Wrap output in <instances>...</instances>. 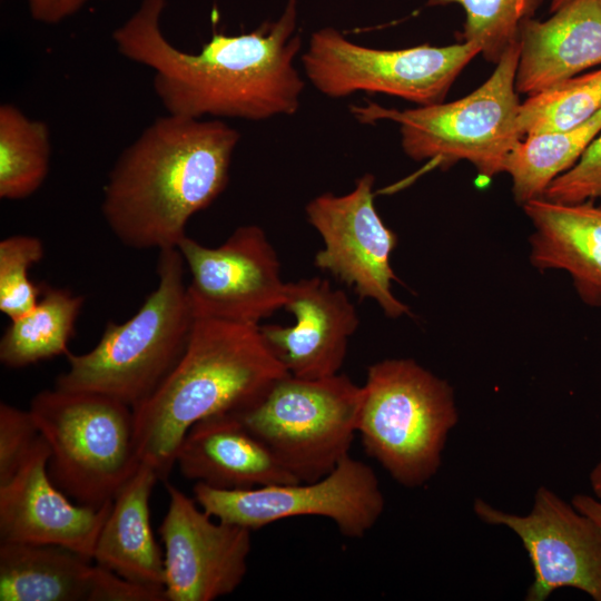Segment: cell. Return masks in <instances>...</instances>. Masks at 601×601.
<instances>
[{"mask_svg": "<svg viewBox=\"0 0 601 601\" xmlns=\"http://www.w3.org/2000/svg\"><path fill=\"white\" fill-rule=\"evenodd\" d=\"M167 0H142L112 32L117 50L152 70L167 114L266 120L297 111L305 87L295 67L302 47L296 0L273 22L236 36L214 32L199 52L173 46L160 28Z\"/></svg>", "mask_w": 601, "mask_h": 601, "instance_id": "obj_1", "label": "cell"}, {"mask_svg": "<svg viewBox=\"0 0 601 601\" xmlns=\"http://www.w3.org/2000/svg\"><path fill=\"white\" fill-rule=\"evenodd\" d=\"M239 138L217 119H156L108 175L101 213L110 231L128 248H177L189 219L227 187Z\"/></svg>", "mask_w": 601, "mask_h": 601, "instance_id": "obj_2", "label": "cell"}, {"mask_svg": "<svg viewBox=\"0 0 601 601\" xmlns=\"http://www.w3.org/2000/svg\"><path fill=\"white\" fill-rule=\"evenodd\" d=\"M287 374L259 325L196 317L177 364L134 408L140 461L166 481L194 424L249 407Z\"/></svg>", "mask_w": 601, "mask_h": 601, "instance_id": "obj_3", "label": "cell"}, {"mask_svg": "<svg viewBox=\"0 0 601 601\" xmlns=\"http://www.w3.org/2000/svg\"><path fill=\"white\" fill-rule=\"evenodd\" d=\"M178 248L159 250L158 283L129 319L109 322L96 344L68 353V370L55 387L102 394L135 408L177 364L188 344L195 315Z\"/></svg>", "mask_w": 601, "mask_h": 601, "instance_id": "obj_4", "label": "cell"}, {"mask_svg": "<svg viewBox=\"0 0 601 601\" xmlns=\"http://www.w3.org/2000/svg\"><path fill=\"white\" fill-rule=\"evenodd\" d=\"M519 56L518 40L504 51L491 76L457 100L403 110L367 102L352 106L351 112L363 124L396 122L402 148L415 161L428 160L446 169L465 160L479 176L490 179L504 173L509 155L523 139L515 88Z\"/></svg>", "mask_w": 601, "mask_h": 601, "instance_id": "obj_5", "label": "cell"}, {"mask_svg": "<svg viewBox=\"0 0 601 601\" xmlns=\"http://www.w3.org/2000/svg\"><path fill=\"white\" fill-rule=\"evenodd\" d=\"M457 421L452 386L414 359L387 358L368 366L357 435L397 483L417 487L437 473Z\"/></svg>", "mask_w": 601, "mask_h": 601, "instance_id": "obj_6", "label": "cell"}, {"mask_svg": "<svg viewBox=\"0 0 601 601\" xmlns=\"http://www.w3.org/2000/svg\"><path fill=\"white\" fill-rule=\"evenodd\" d=\"M50 450L49 474L77 503L112 501L141 464L134 408L91 392L45 390L29 406Z\"/></svg>", "mask_w": 601, "mask_h": 601, "instance_id": "obj_7", "label": "cell"}, {"mask_svg": "<svg viewBox=\"0 0 601 601\" xmlns=\"http://www.w3.org/2000/svg\"><path fill=\"white\" fill-rule=\"evenodd\" d=\"M362 386L347 375L307 380L283 376L236 414L298 481L332 472L357 435Z\"/></svg>", "mask_w": 601, "mask_h": 601, "instance_id": "obj_8", "label": "cell"}, {"mask_svg": "<svg viewBox=\"0 0 601 601\" xmlns=\"http://www.w3.org/2000/svg\"><path fill=\"white\" fill-rule=\"evenodd\" d=\"M481 53L471 42L375 49L348 40L335 28L316 30L302 55L305 76L323 95L365 91L418 106L443 102L462 70Z\"/></svg>", "mask_w": 601, "mask_h": 601, "instance_id": "obj_9", "label": "cell"}, {"mask_svg": "<svg viewBox=\"0 0 601 601\" xmlns=\"http://www.w3.org/2000/svg\"><path fill=\"white\" fill-rule=\"evenodd\" d=\"M196 502L213 518L252 531L297 516L329 519L342 535L363 538L381 518L385 500L374 470L348 455L313 482L220 490L193 487Z\"/></svg>", "mask_w": 601, "mask_h": 601, "instance_id": "obj_10", "label": "cell"}, {"mask_svg": "<svg viewBox=\"0 0 601 601\" xmlns=\"http://www.w3.org/2000/svg\"><path fill=\"white\" fill-rule=\"evenodd\" d=\"M177 248L189 273L187 293L195 317L260 325L284 308L288 282L259 226H240L215 247L185 236Z\"/></svg>", "mask_w": 601, "mask_h": 601, "instance_id": "obj_11", "label": "cell"}, {"mask_svg": "<svg viewBox=\"0 0 601 601\" xmlns=\"http://www.w3.org/2000/svg\"><path fill=\"white\" fill-rule=\"evenodd\" d=\"M372 174L359 177L344 195L324 193L305 208L307 221L323 240L314 265L352 287L361 299L374 300L390 318L411 315L393 293L397 277L391 255L397 235L385 225L374 204Z\"/></svg>", "mask_w": 601, "mask_h": 601, "instance_id": "obj_12", "label": "cell"}, {"mask_svg": "<svg viewBox=\"0 0 601 601\" xmlns=\"http://www.w3.org/2000/svg\"><path fill=\"white\" fill-rule=\"evenodd\" d=\"M473 511L483 522L509 528L521 540L533 566L526 601H545L561 588L601 601V531L572 503L542 485L526 515L504 512L482 499L474 501Z\"/></svg>", "mask_w": 601, "mask_h": 601, "instance_id": "obj_13", "label": "cell"}, {"mask_svg": "<svg viewBox=\"0 0 601 601\" xmlns=\"http://www.w3.org/2000/svg\"><path fill=\"white\" fill-rule=\"evenodd\" d=\"M164 482L169 504L159 534L166 600L213 601L233 593L247 573L252 530L214 521L195 499Z\"/></svg>", "mask_w": 601, "mask_h": 601, "instance_id": "obj_14", "label": "cell"}, {"mask_svg": "<svg viewBox=\"0 0 601 601\" xmlns=\"http://www.w3.org/2000/svg\"><path fill=\"white\" fill-rule=\"evenodd\" d=\"M49 459L40 435L16 474L0 485V542L60 545L92 559L112 501L100 508L72 503L52 481Z\"/></svg>", "mask_w": 601, "mask_h": 601, "instance_id": "obj_15", "label": "cell"}, {"mask_svg": "<svg viewBox=\"0 0 601 601\" xmlns=\"http://www.w3.org/2000/svg\"><path fill=\"white\" fill-rule=\"evenodd\" d=\"M284 308L295 323L259 325L274 356L295 377L317 380L339 373L359 318L346 293L322 277L288 282Z\"/></svg>", "mask_w": 601, "mask_h": 601, "instance_id": "obj_16", "label": "cell"}, {"mask_svg": "<svg viewBox=\"0 0 601 601\" xmlns=\"http://www.w3.org/2000/svg\"><path fill=\"white\" fill-rule=\"evenodd\" d=\"M186 479L220 490L298 482L236 413L194 424L176 455Z\"/></svg>", "mask_w": 601, "mask_h": 601, "instance_id": "obj_17", "label": "cell"}, {"mask_svg": "<svg viewBox=\"0 0 601 601\" xmlns=\"http://www.w3.org/2000/svg\"><path fill=\"white\" fill-rule=\"evenodd\" d=\"M515 88L532 96L601 65V0H571L519 35Z\"/></svg>", "mask_w": 601, "mask_h": 601, "instance_id": "obj_18", "label": "cell"}, {"mask_svg": "<svg viewBox=\"0 0 601 601\" xmlns=\"http://www.w3.org/2000/svg\"><path fill=\"white\" fill-rule=\"evenodd\" d=\"M523 209L534 227L532 265L568 272L581 300L601 306V207L593 200L561 204L538 198Z\"/></svg>", "mask_w": 601, "mask_h": 601, "instance_id": "obj_19", "label": "cell"}, {"mask_svg": "<svg viewBox=\"0 0 601 601\" xmlns=\"http://www.w3.org/2000/svg\"><path fill=\"white\" fill-rule=\"evenodd\" d=\"M158 481L156 470L141 462L112 500L92 560L128 580L164 588V551L151 528L149 506Z\"/></svg>", "mask_w": 601, "mask_h": 601, "instance_id": "obj_20", "label": "cell"}, {"mask_svg": "<svg viewBox=\"0 0 601 601\" xmlns=\"http://www.w3.org/2000/svg\"><path fill=\"white\" fill-rule=\"evenodd\" d=\"M97 571L60 545L0 542L1 601H92Z\"/></svg>", "mask_w": 601, "mask_h": 601, "instance_id": "obj_21", "label": "cell"}, {"mask_svg": "<svg viewBox=\"0 0 601 601\" xmlns=\"http://www.w3.org/2000/svg\"><path fill=\"white\" fill-rule=\"evenodd\" d=\"M83 303V296L67 288L41 284L35 307L10 319L0 339V362L10 368H21L67 355Z\"/></svg>", "mask_w": 601, "mask_h": 601, "instance_id": "obj_22", "label": "cell"}, {"mask_svg": "<svg viewBox=\"0 0 601 601\" xmlns=\"http://www.w3.org/2000/svg\"><path fill=\"white\" fill-rule=\"evenodd\" d=\"M601 132V110L572 129L523 138L509 155L504 173L518 204L542 198L548 186L572 168Z\"/></svg>", "mask_w": 601, "mask_h": 601, "instance_id": "obj_23", "label": "cell"}, {"mask_svg": "<svg viewBox=\"0 0 601 601\" xmlns=\"http://www.w3.org/2000/svg\"><path fill=\"white\" fill-rule=\"evenodd\" d=\"M51 159L50 130L17 106H0V197L19 200L46 180Z\"/></svg>", "mask_w": 601, "mask_h": 601, "instance_id": "obj_24", "label": "cell"}, {"mask_svg": "<svg viewBox=\"0 0 601 601\" xmlns=\"http://www.w3.org/2000/svg\"><path fill=\"white\" fill-rule=\"evenodd\" d=\"M601 110V68L577 75L521 102L523 138L572 129Z\"/></svg>", "mask_w": 601, "mask_h": 601, "instance_id": "obj_25", "label": "cell"}, {"mask_svg": "<svg viewBox=\"0 0 601 601\" xmlns=\"http://www.w3.org/2000/svg\"><path fill=\"white\" fill-rule=\"evenodd\" d=\"M543 0H428V6L460 4L465 12L461 38L479 47L485 60L496 63L519 40L520 29Z\"/></svg>", "mask_w": 601, "mask_h": 601, "instance_id": "obj_26", "label": "cell"}, {"mask_svg": "<svg viewBox=\"0 0 601 601\" xmlns=\"http://www.w3.org/2000/svg\"><path fill=\"white\" fill-rule=\"evenodd\" d=\"M43 255V243L36 236L13 235L0 242V312L10 319L37 304L41 284L36 285L29 273Z\"/></svg>", "mask_w": 601, "mask_h": 601, "instance_id": "obj_27", "label": "cell"}, {"mask_svg": "<svg viewBox=\"0 0 601 601\" xmlns=\"http://www.w3.org/2000/svg\"><path fill=\"white\" fill-rule=\"evenodd\" d=\"M39 439L40 433L29 408L0 403V485L16 474Z\"/></svg>", "mask_w": 601, "mask_h": 601, "instance_id": "obj_28", "label": "cell"}, {"mask_svg": "<svg viewBox=\"0 0 601 601\" xmlns=\"http://www.w3.org/2000/svg\"><path fill=\"white\" fill-rule=\"evenodd\" d=\"M542 198L561 204L601 198V132L577 164L548 186Z\"/></svg>", "mask_w": 601, "mask_h": 601, "instance_id": "obj_29", "label": "cell"}, {"mask_svg": "<svg viewBox=\"0 0 601 601\" xmlns=\"http://www.w3.org/2000/svg\"><path fill=\"white\" fill-rule=\"evenodd\" d=\"M91 0H27L30 16L45 24H57L76 14Z\"/></svg>", "mask_w": 601, "mask_h": 601, "instance_id": "obj_30", "label": "cell"}, {"mask_svg": "<svg viewBox=\"0 0 601 601\" xmlns=\"http://www.w3.org/2000/svg\"><path fill=\"white\" fill-rule=\"evenodd\" d=\"M571 503L578 511L589 516L601 531V500L588 494H577Z\"/></svg>", "mask_w": 601, "mask_h": 601, "instance_id": "obj_31", "label": "cell"}, {"mask_svg": "<svg viewBox=\"0 0 601 601\" xmlns=\"http://www.w3.org/2000/svg\"><path fill=\"white\" fill-rule=\"evenodd\" d=\"M589 479L595 497L601 500V460L591 470Z\"/></svg>", "mask_w": 601, "mask_h": 601, "instance_id": "obj_32", "label": "cell"}, {"mask_svg": "<svg viewBox=\"0 0 601 601\" xmlns=\"http://www.w3.org/2000/svg\"><path fill=\"white\" fill-rule=\"evenodd\" d=\"M570 1L571 0H551L550 12L552 13V12L556 11L558 9H560L561 7H563L564 4H566Z\"/></svg>", "mask_w": 601, "mask_h": 601, "instance_id": "obj_33", "label": "cell"}]
</instances>
